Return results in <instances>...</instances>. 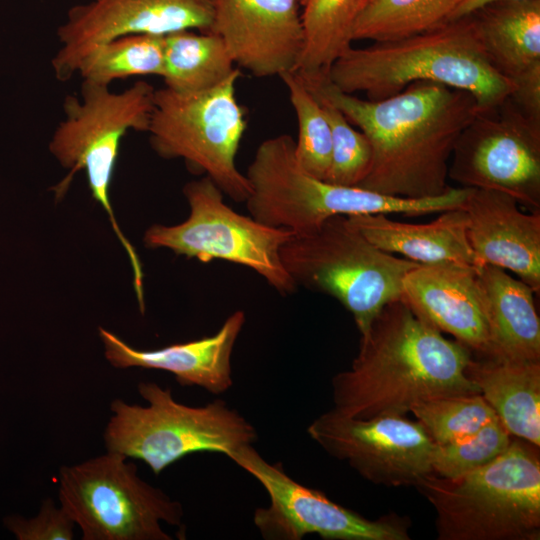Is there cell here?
Returning a JSON list of instances; mask_svg holds the SVG:
<instances>
[{
  "instance_id": "obj_2",
  "label": "cell",
  "mask_w": 540,
  "mask_h": 540,
  "mask_svg": "<svg viewBox=\"0 0 540 540\" xmlns=\"http://www.w3.org/2000/svg\"><path fill=\"white\" fill-rule=\"evenodd\" d=\"M470 352L394 300L361 335L351 367L333 376L332 409L359 419L406 416L422 401L479 393L466 374Z\"/></svg>"
},
{
  "instance_id": "obj_5",
  "label": "cell",
  "mask_w": 540,
  "mask_h": 540,
  "mask_svg": "<svg viewBox=\"0 0 540 540\" xmlns=\"http://www.w3.org/2000/svg\"><path fill=\"white\" fill-rule=\"evenodd\" d=\"M245 175L250 185L245 201L250 216L295 235L312 232L336 215L422 216L447 207L444 196L408 199L318 179L301 167L295 140L288 134L261 142Z\"/></svg>"
},
{
  "instance_id": "obj_32",
  "label": "cell",
  "mask_w": 540,
  "mask_h": 540,
  "mask_svg": "<svg viewBox=\"0 0 540 540\" xmlns=\"http://www.w3.org/2000/svg\"><path fill=\"white\" fill-rule=\"evenodd\" d=\"M6 527L20 540H72L75 523L53 499L43 501L35 517L25 519L10 516L5 519Z\"/></svg>"
},
{
  "instance_id": "obj_7",
  "label": "cell",
  "mask_w": 540,
  "mask_h": 540,
  "mask_svg": "<svg viewBox=\"0 0 540 540\" xmlns=\"http://www.w3.org/2000/svg\"><path fill=\"white\" fill-rule=\"evenodd\" d=\"M280 256L297 286L338 300L352 314L360 335L388 303L402 297L405 276L419 265L380 250L343 215L294 235Z\"/></svg>"
},
{
  "instance_id": "obj_6",
  "label": "cell",
  "mask_w": 540,
  "mask_h": 540,
  "mask_svg": "<svg viewBox=\"0 0 540 540\" xmlns=\"http://www.w3.org/2000/svg\"><path fill=\"white\" fill-rule=\"evenodd\" d=\"M154 92V87L142 80L121 92L111 91L109 85L83 80L80 96L68 95L64 99V118L49 142L51 154L68 170L67 176L54 188L56 198L67 192L76 173L85 171L93 199L105 210L127 253L135 290L143 288L142 265L118 225L110 188L123 137L131 130H148Z\"/></svg>"
},
{
  "instance_id": "obj_17",
  "label": "cell",
  "mask_w": 540,
  "mask_h": 540,
  "mask_svg": "<svg viewBox=\"0 0 540 540\" xmlns=\"http://www.w3.org/2000/svg\"><path fill=\"white\" fill-rule=\"evenodd\" d=\"M463 209L475 267L513 272L540 291V212L524 213L510 195L470 188Z\"/></svg>"
},
{
  "instance_id": "obj_15",
  "label": "cell",
  "mask_w": 540,
  "mask_h": 540,
  "mask_svg": "<svg viewBox=\"0 0 540 540\" xmlns=\"http://www.w3.org/2000/svg\"><path fill=\"white\" fill-rule=\"evenodd\" d=\"M213 0H91L72 7L57 29L55 76L67 81L96 46L133 34L165 36L183 30L208 32Z\"/></svg>"
},
{
  "instance_id": "obj_20",
  "label": "cell",
  "mask_w": 540,
  "mask_h": 540,
  "mask_svg": "<svg viewBox=\"0 0 540 540\" xmlns=\"http://www.w3.org/2000/svg\"><path fill=\"white\" fill-rule=\"evenodd\" d=\"M476 268L489 331L486 358L540 361V320L534 290L499 267Z\"/></svg>"
},
{
  "instance_id": "obj_33",
  "label": "cell",
  "mask_w": 540,
  "mask_h": 540,
  "mask_svg": "<svg viewBox=\"0 0 540 540\" xmlns=\"http://www.w3.org/2000/svg\"><path fill=\"white\" fill-rule=\"evenodd\" d=\"M502 1H520V0H460L456 5L447 21H453L468 17L487 5Z\"/></svg>"
},
{
  "instance_id": "obj_23",
  "label": "cell",
  "mask_w": 540,
  "mask_h": 540,
  "mask_svg": "<svg viewBox=\"0 0 540 540\" xmlns=\"http://www.w3.org/2000/svg\"><path fill=\"white\" fill-rule=\"evenodd\" d=\"M470 16L490 63L512 83L540 68V0L496 2Z\"/></svg>"
},
{
  "instance_id": "obj_28",
  "label": "cell",
  "mask_w": 540,
  "mask_h": 540,
  "mask_svg": "<svg viewBox=\"0 0 540 540\" xmlns=\"http://www.w3.org/2000/svg\"><path fill=\"white\" fill-rule=\"evenodd\" d=\"M285 84L298 122L296 157L310 175L325 180L331 160V129L325 112L296 71L280 76Z\"/></svg>"
},
{
  "instance_id": "obj_26",
  "label": "cell",
  "mask_w": 540,
  "mask_h": 540,
  "mask_svg": "<svg viewBox=\"0 0 540 540\" xmlns=\"http://www.w3.org/2000/svg\"><path fill=\"white\" fill-rule=\"evenodd\" d=\"M460 0H370L362 8L352 39L385 42L409 37L444 22Z\"/></svg>"
},
{
  "instance_id": "obj_13",
  "label": "cell",
  "mask_w": 540,
  "mask_h": 540,
  "mask_svg": "<svg viewBox=\"0 0 540 540\" xmlns=\"http://www.w3.org/2000/svg\"><path fill=\"white\" fill-rule=\"evenodd\" d=\"M448 177L462 187L506 193L540 212V124L510 97L478 113L455 143Z\"/></svg>"
},
{
  "instance_id": "obj_18",
  "label": "cell",
  "mask_w": 540,
  "mask_h": 540,
  "mask_svg": "<svg viewBox=\"0 0 540 540\" xmlns=\"http://www.w3.org/2000/svg\"><path fill=\"white\" fill-rule=\"evenodd\" d=\"M423 321L470 351L489 353V331L477 268L454 262L419 264L403 280L401 297Z\"/></svg>"
},
{
  "instance_id": "obj_25",
  "label": "cell",
  "mask_w": 540,
  "mask_h": 540,
  "mask_svg": "<svg viewBox=\"0 0 540 540\" xmlns=\"http://www.w3.org/2000/svg\"><path fill=\"white\" fill-rule=\"evenodd\" d=\"M364 0H301L305 45L296 72L326 74L352 46V30Z\"/></svg>"
},
{
  "instance_id": "obj_22",
  "label": "cell",
  "mask_w": 540,
  "mask_h": 540,
  "mask_svg": "<svg viewBox=\"0 0 540 540\" xmlns=\"http://www.w3.org/2000/svg\"><path fill=\"white\" fill-rule=\"evenodd\" d=\"M466 374L512 437L540 447V361L471 358Z\"/></svg>"
},
{
  "instance_id": "obj_10",
  "label": "cell",
  "mask_w": 540,
  "mask_h": 540,
  "mask_svg": "<svg viewBox=\"0 0 540 540\" xmlns=\"http://www.w3.org/2000/svg\"><path fill=\"white\" fill-rule=\"evenodd\" d=\"M112 451L62 466L60 506L83 540H171L161 523L182 525L183 507L141 479L137 466Z\"/></svg>"
},
{
  "instance_id": "obj_3",
  "label": "cell",
  "mask_w": 540,
  "mask_h": 540,
  "mask_svg": "<svg viewBox=\"0 0 540 540\" xmlns=\"http://www.w3.org/2000/svg\"><path fill=\"white\" fill-rule=\"evenodd\" d=\"M326 76L340 91L378 101L411 83L430 81L469 92L479 113L498 107L513 83L490 63L472 16L447 21L398 40L348 48Z\"/></svg>"
},
{
  "instance_id": "obj_27",
  "label": "cell",
  "mask_w": 540,
  "mask_h": 540,
  "mask_svg": "<svg viewBox=\"0 0 540 540\" xmlns=\"http://www.w3.org/2000/svg\"><path fill=\"white\" fill-rule=\"evenodd\" d=\"M164 72V36L133 34L93 48L80 62L77 73L83 80L110 85L131 76Z\"/></svg>"
},
{
  "instance_id": "obj_16",
  "label": "cell",
  "mask_w": 540,
  "mask_h": 540,
  "mask_svg": "<svg viewBox=\"0 0 540 540\" xmlns=\"http://www.w3.org/2000/svg\"><path fill=\"white\" fill-rule=\"evenodd\" d=\"M301 0H213L209 32L255 77L296 71L305 45Z\"/></svg>"
},
{
  "instance_id": "obj_19",
  "label": "cell",
  "mask_w": 540,
  "mask_h": 540,
  "mask_svg": "<svg viewBox=\"0 0 540 540\" xmlns=\"http://www.w3.org/2000/svg\"><path fill=\"white\" fill-rule=\"evenodd\" d=\"M245 322V313L236 310L213 335L154 350L136 349L103 327L98 332L113 367L167 371L181 386H198L218 395L233 385L232 354Z\"/></svg>"
},
{
  "instance_id": "obj_14",
  "label": "cell",
  "mask_w": 540,
  "mask_h": 540,
  "mask_svg": "<svg viewBox=\"0 0 540 540\" xmlns=\"http://www.w3.org/2000/svg\"><path fill=\"white\" fill-rule=\"evenodd\" d=\"M307 433L374 484L417 487L432 473L434 443L418 421L405 416L359 419L331 409L313 420Z\"/></svg>"
},
{
  "instance_id": "obj_9",
  "label": "cell",
  "mask_w": 540,
  "mask_h": 540,
  "mask_svg": "<svg viewBox=\"0 0 540 540\" xmlns=\"http://www.w3.org/2000/svg\"><path fill=\"white\" fill-rule=\"evenodd\" d=\"M237 68L224 82L203 91L155 90L149 127L152 149L164 159H183L189 170L205 174L235 202L250 195L236 155L247 128L236 97Z\"/></svg>"
},
{
  "instance_id": "obj_1",
  "label": "cell",
  "mask_w": 540,
  "mask_h": 540,
  "mask_svg": "<svg viewBox=\"0 0 540 540\" xmlns=\"http://www.w3.org/2000/svg\"><path fill=\"white\" fill-rule=\"evenodd\" d=\"M356 125L372 147V165L358 187L408 199L447 192L455 143L479 113L467 91L417 81L383 100L360 99L337 89L326 74L300 75Z\"/></svg>"
},
{
  "instance_id": "obj_24",
  "label": "cell",
  "mask_w": 540,
  "mask_h": 540,
  "mask_svg": "<svg viewBox=\"0 0 540 540\" xmlns=\"http://www.w3.org/2000/svg\"><path fill=\"white\" fill-rule=\"evenodd\" d=\"M223 40L212 32L183 30L164 36L165 87L198 92L224 82L237 68Z\"/></svg>"
},
{
  "instance_id": "obj_29",
  "label": "cell",
  "mask_w": 540,
  "mask_h": 540,
  "mask_svg": "<svg viewBox=\"0 0 540 540\" xmlns=\"http://www.w3.org/2000/svg\"><path fill=\"white\" fill-rule=\"evenodd\" d=\"M412 413L434 444L466 438L497 416L480 393L438 397L415 404Z\"/></svg>"
},
{
  "instance_id": "obj_21",
  "label": "cell",
  "mask_w": 540,
  "mask_h": 540,
  "mask_svg": "<svg viewBox=\"0 0 540 540\" xmlns=\"http://www.w3.org/2000/svg\"><path fill=\"white\" fill-rule=\"evenodd\" d=\"M347 218L369 242L390 254H401L418 264L454 262L475 266L463 208L440 212L436 219L424 224L395 221L383 213Z\"/></svg>"
},
{
  "instance_id": "obj_12",
  "label": "cell",
  "mask_w": 540,
  "mask_h": 540,
  "mask_svg": "<svg viewBox=\"0 0 540 540\" xmlns=\"http://www.w3.org/2000/svg\"><path fill=\"white\" fill-rule=\"evenodd\" d=\"M228 458L268 494L269 505L257 508L253 516L264 539L301 540L307 534H317L327 540H410L408 519L396 514L367 519L300 484L280 463L265 460L253 445L232 452Z\"/></svg>"
},
{
  "instance_id": "obj_11",
  "label": "cell",
  "mask_w": 540,
  "mask_h": 540,
  "mask_svg": "<svg viewBox=\"0 0 540 540\" xmlns=\"http://www.w3.org/2000/svg\"><path fill=\"white\" fill-rule=\"evenodd\" d=\"M183 194L189 206L187 219L170 226H150L143 237L147 248L169 249L202 263L224 260L256 272L282 295L297 290L280 256L281 247L294 232L236 212L207 176L188 182Z\"/></svg>"
},
{
  "instance_id": "obj_4",
  "label": "cell",
  "mask_w": 540,
  "mask_h": 540,
  "mask_svg": "<svg viewBox=\"0 0 540 540\" xmlns=\"http://www.w3.org/2000/svg\"><path fill=\"white\" fill-rule=\"evenodd\" d=\"M538 449L514 437L501 455L462 476H425L416 488L435 509L437 539L538 540Z\"/></svg>"
},
{
  "instance_id": "obj_31",
  "label": "cell",
  "mask_w": 540,
  "mask_h": 540,
  "mask_svg": "<svg viewBox=\"0 0 540 540\" xmlns=\"http://www.w3.org/2000/svg\"><path fill=\"white\" fill-rule=\"evenodd\" d=\"M511 441L512 436L497 417L466 438L434 444L432 472L445 478H457L494 460L509 447Z\"/></svg>"
},
{
  "instance_id": "obj_30",
  "label": "cell",
  "mask_w": 540,
  "mask_h": 540,
  "mask_svg": "<svg viewBox=\"0 0 540 540\" xmlns=\"http://www.w3.org/2000/svg\"><path fill=\"white\" fill-rule=\"evenodd\" d=\"M319 100L331 129V160L325 181L342 186H358L372 165V147L366 135L354 129L344 114L322 96Z\"/></svg>"
},
{
  "instance_id": "obj_34",
  "label": "cell",
  "mask_w": 540,
  "mask_h": 540,
  "mask_svg": "<svg viewBox=\"0 0 540 540\" xmlns=\"http://www.w3.org/2000/svg\"><path fill=\"white\" fill-rule=\"evenodd\" d=\"M368 1H370V0H364V2H365V5H366V4L368 3ZM365 5H364V6H365Z\"/></svg>"
},
{
  "instance_id": "obj_8",
  "label": "cell",
  "mask_w": 540,
  "mask_h": 540,
  "mask_svg": "<svg viewBox=\"0 0 540 540\" xmlns=\"http://www.w3.org/2000/svg\"><path fill=\"white\" fill-rule=\"evenodd\" d=\"M138 392L146 406L121 399L111 402L104 442L107 451L141 460L156 475L192 453L228 457L258 439L255 427L221 399L203 406L185 405L155 382H140Z\"/></svg>"
}]
</instances>
